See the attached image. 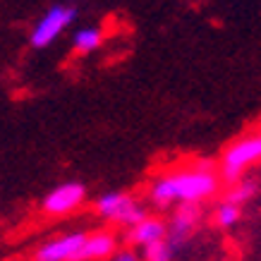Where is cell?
<instances>
[{"label": "cell", "mask_w": 261, "mask_h": 261, "mask_svg": "<svg viewBox=\"0 0 261 261\" xmlns=\"http://www.w3.org/2000/svg\"><path fill=\"white\" fill-rule=\"evenodd\" d=\"M218 192V173L208 163L161 175L151 182L149 199L153 206L168 208L173 204H201Z\"/></svg>", "instance_id": "6da1fadb"}, {"label": "cell", "mask_w": 261, "mask_h": 261, "mask_svg": "<svg viewBox=\"0 0 261 261\" xmlns=\"http://www.w3.org/2000/svg\"><path fill=\"white\" fill-rule=\"evenodd\" d=\"M96 214L101 216L103 221L125 225L127 230L135 228L137 223H142L149 216L146 208L132 194H125V192H106V194H101L96 199Z\"/></svg>", "instance_id": "7a4b0ae2"}, {"label": "cell", "mask_w": 261, "mask_h": 261, "mask_svg": "<svg viewBox=\"0 0 261 261\" xmlns=\"http://www.w3.org/2000/svg\"><path fill=\"white\" fill-rule=\"evenodd\" d=\"M256 161H261V132L247 135L230 144L221 159V175L228 182H240L242 173Z\"/></svg>", "instance_id": "3957f363"}, {"label": "cell", "mask_w": 261, "mask_h": 261, "mask_svg": "<svg viewBox=\"0 0 261 261\" xmlns=\"http://www.w3.org/2000/svg\"><path fill=\"white\" fill-rule=\"evenodd\" d=\"M74 8L70 5H53L46 15L41 17L32 32V46L34 48H46L67 29L74 19Z\"/></svg>", "instance_id": "277c9868"}, {"label": "cell", "mask_w": 261, "mask_h": 261, "mask_svg": "<svg viewBox=\"0 0 261 261\" xmlns=\"http://www.w3.org/2000/svg\"><path fill=\"white\" fill-rule=\"evenodd\" d=\"M84 197H87V187L82 182H63L43 197L41 208L48 216H65L80 208L84 204Z\"/></svg>", "instance_id": "5b68a950"}, {"label": "cell", "mask_w": 261, "mask_h": 261, "mask_svg": "<svg viewBox=\"0 0 261 261\" xmlns=\"http://www.w3.org/2000/svg\"><path fill=\"white\" fill-rule=\"evenodd\" d=\"M87 232H65L58 238L48 240L34 252V261H77L84 247Z\"/></svg>", "instance_id": "8992f818"}, {"label": "cell", "mask_w": 261, "mask_h": 261, "mask_svg": "<svg viewBox=\"0 0 261 261\" xmlns=\"http://www.w3.org/2000/svg\"><path fill=\"white\" fill-rule=\"evenodd\" d=\"M201 216H204L201 204H177L173 211V218L168 223V242L175 249H180L192 238V232L199 228Z\"/></svg>", "instance_id": "52a82bcc"}, {"label": "cell", "mask_w": 261, "mask_h": 261, "mask_svg": "<svg viewBox=\"0 0 261 261\" xmlns=\"http://www.w3.org/2000/svg\"><path fill=\"white\" fill-rule=\"evenodd\" d=\"M115 252H118V238L108 230H96V232H87V240H84V247H82L77 261L111 259Z\"/></svg>", "instance_id": "ba28073f"}, {"label": "cell", "mask_w": 261, "mask_h": 261, "mask_svg": "<svg viewBox=\"0 0 261 261\" xmlns=\"http://www.w3.org/2000/svg\"><path fill=\"white\" fill-rule=\"evenodd\" d=\"M166 238H168V223L156 218V216H146L142 223H137L135 228L127 230V242L135 247H142V249Z\"/></svg>", "instance_id": "9c48e42d"}, {"label": "cell", "mask_w": 261, "mask_h": 261, "mask_svg": "<svg viewBox=\"0 0 261 261\" xmlns=\"http://www.w3.org/2000/svg\"><path fill=\"white\" fill-rule=\"evenodd\" d=\"M101 41H103V32L98 27H84V29H80L74 34L72 43H74V48L80 53H91V50H96L101 46Z\"/></svg>", "instance_id": "30bf717a"}, {"label": "cell", "mask_w": 261, "mask_h": 261, "mask_svg": "<svg viewBox=\"0 0 261 261\" xmlns=\"http://www.w3.org/2000/svg\"><path fill=\"white\" fill-rule=\"evenodd\" d=\"M240 218H242V206L230 204V201H221L218 208H216V225L218 228H232L238 225Z\"/></svg>", "instance_id": "8fae6325"}, {"label": "cell", "mask_w": 261, "mask_h": 261, "mask_svg": "<svg viewBox=\"0 0 261 261\" xmlns=\"http://www.w3.org/2000/svg\"><path fill=\"white\" fill-rule=\"evenodd\" d=\"M175 249L170 242L166 240H161V242H153V245L149 247H144L142 249V259L144 261H173L175 259Z\"/></svg>", "instance_id": "7c38bea8"}, {"label": "cell", "mask_w": 261, "mask_h": 261, "mask_svg": "<svg viewBox=\"0 0 261 261\" xmlns=\"http://www.w3.org/2000/svg\"><path fill=\"white\" fill-rule=\"evenodd\" d=\"M256 190H259V187H256V182H254V180H240V182H235V187L228 192L225 201L242 206L245 201H249V199L256 194Z\"/></svg>", "instance_id": "4fadbf2b"}, {"label": "cell", "mask_w": 261, "mask_h": 261, "mask_svg": "<svg viewBox=\"0 0 261 261\" xmlns=\"http://www.w3.org/2000/svg\"><path fill=\"white\" fill-rule=\"evenodd\" d=\"M108 261H139V254H137L132 247H122V249H118Z\"/></svg>", "instance_id": "5bb4252c"}]
</instances>
